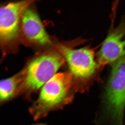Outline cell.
<instances>
[{
	"instance_id": "6da1fadb",
	"label": "cell",
	"mask_w": 125,
	"mask_h": 125,
	"mask_svg": "<svg viewBox=\"0 0 125 125\" xmlns=\"http://www.w3.org/2000/svg\"><path fill=\"white\" fill-rule=\"evenodd\" d=\"M76 92L70 72L56 74L43 86L38 98L30 108L34 120L46 116L50 112L71 103Z\"/></svg>"
},
{
	"instance_id": "7a4b0ae2",
	"label": "cell",
	"mask_w": 125,
	"mask_h": 125,
	"mask_svg": "<svg viewBox=\"0 0 125 125\" xmlns=\"http://www.w3.org/2000/svg\"><path fill=\"white\" fill-rule=\"evenodd\" d=\"M59 49L67 61L76 92H85L94 82L100 80L102 69L97 61L94 49L89 46L74 49L61 46Z\"/></svg>"
},
{
	"instance_id": "3957f363",
	"label": "cell",
	"mask_w": 125,
	"mask_h": 125,
	"mask_svg": "<svg viewBox=\"0 0 125 125\" xmlns=\"http://www.w3.org/2000/svg\"><path fill=\"white\" fill-rule=\"evenodd\" d=\"M103 101L105 111L114 125H123L125 108V55L112 65Z\"/></svg>"
},
{
	"instance_id": "277c9868",
	"label": "cell",
	"mask_w": 125,
	"mask_h": 125,
	"mask_svg": "<svg viewBox=\"0 0 125 125\" xmlns=\"http://www.w3.org/2000/svg\"><path fill=\"white\" fill-rule=\"evenodd\" d=\"M65 61L61 54L54 52L34 59L25 69L20 94L28 96L37 92L57 74Z\"/></svg>"
},
{
	"instance_id": "5b68a950",
	"label": "cell",
	"mask_w": 125,
	"mask_h": 125,
	"mask_svg": "<svg viewBox=\"0 0 125 125\" xmlns=\"http://www.w3.org/2000/svg\"><path fill=\"white\" fill-rule=\"evenodd\" d=\"M33 1L11 2L1 6L0 10V38L3 43L18 38L23 14Z\"/></svg>"
},
{
	"instance_id": "8992f818",
	"label": "cell",
	"mask_w": 125,
	"mask_h": 125,
	"mask_svg": "<svg viewBox=\"0 0 125 125\" xmlns=\"http://www.w3.org/2000/svg\"><path fill=\"white\" fill-rule=\"evenodd\" d=\"M125 55V18L116 27L111 28L97 55L102 69L112 65Z\"/></svg>"
},
{
	"instance_id": "52a82bcc",
	"label": "cell",
	"mask_w": 125,
	"mask_h": 125,
	"mask_svg": "<svg viewBox=\"0 0 125 125\" xmlns=\"http://www.w3.org/2000/svg\"><path fill=\"white\" fill-rule=\"evenodd\" d=\"M21 22L23 32L30 41L43 45L51 43L38 14L33 10L29 8L25 10Z\"/></svg>"
},
{
	"instance_id": "ba28073f",
	"label": "cell",
	"mask_w": 125,
	"mask_h": 125,
	"mask_svg": "<svg viewBox=\"0 0 125 125\" xmlns=\"http://www.w3.org/2000/svg\"><path fill=\"white\" fill-rule=\"evenodd\" d=\"M25 70H23L10 78L1 81L0 83V100L4 103L20 94L24 80Z\"/></svg>"
},
{
	"instance_id": "9c48e42d",
	"label": "cell",
	"mask_w": 125,
	"mask_h": 125,
	"mask_svg": "<svg viewBox=\"0 0 125 125\" xmlns=\"http://www.w3.org/2000/svg\"><path fill=\"white\" fill-rule=\"evenodd\" d=\"M46 125L45 124L43 123H37V124H34L33 125Z\"/></svg>"
}]
</instances>
